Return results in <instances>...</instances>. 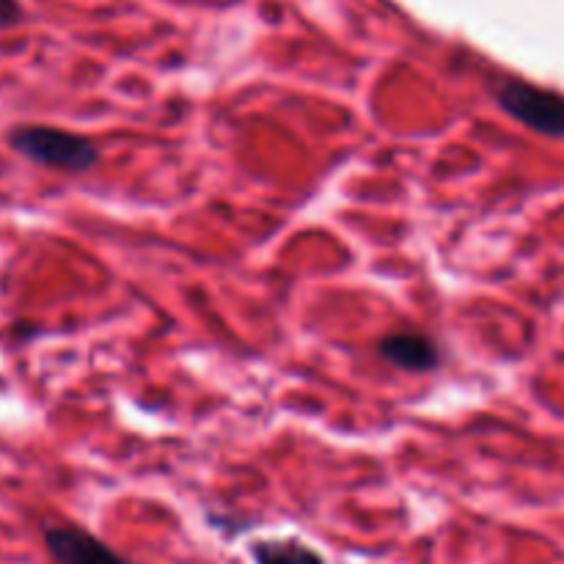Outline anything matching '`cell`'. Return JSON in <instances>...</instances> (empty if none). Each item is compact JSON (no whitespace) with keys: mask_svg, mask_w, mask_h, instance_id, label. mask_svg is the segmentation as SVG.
<instances>
[{"mask_svg":"<svg viewBox=\"0 0 564 564\" xmlns=\"http://www.w3.org/2000/svg\"><path fill=\"white\" fill-rule=\"evenodd\" d=\"M9 147L31 163L64 174H88L99 163V149L91 138L50 124H17L9 132Z\"/></svg>","mask_w":564,"mask_h":564,"instance_id":"cell-1","label":"cell"},{"mask_svg":"<svg viewBox=\"0 0 564 564\" xmlns=\"http://www.w3.org/2000/svg\"><path fill=\"white\" fill-rule=\"evenodd\" d=\"M501 110L521 121L529 130L549 138H564V97L551 88L532 86L523 80H510L496 94Z\"/></svg>","mask_w":564,"mask_h":564,"instance_id":"cell-2","label":"cell"},{"mask_svg":"<svg viewBox=\"0 0 564 564\" xmlns=\"http://www.w3.org/2000/svg\"><path fill=\"white\" fill-rule=\"evenodd\" d=\"M44 545L55 564H132L80 527H47Z\"/></svg>","mask_w":564,"mask_h":564,"instance_id":"cell-3","label":"cell"},{"mask_svg":"<svg viewBox=\"0 0 564 564\" xmlns=\"http://www.w3.org/2000/svg\"><path fill=\"white\" fill-rule=\"evenodd\" d=\"M378 352L402 372H433L441 361L438 345L416 330H397L383 336L378 341Z\"/></svg>","mask_w":564,"mask_h":564,"instance_id":"cell-4","label":"cell"},{"mask_svg":"<svg viewBox=\"0 0 564 564\" xmlns=\"http://www.w3.org/2000/svg\"><path fill=\"white\" fill-rule=\"evenodd\" d=\"M253 564H325L323 556L297 540H262L251 545Z\"/></svg>","mask_w":564,"mask_h":564,"instance_id":"cell-5","label":"cell"},{"mask_svg":"<svg viewBox=\"0 0 564 564\" xmlns=\"http://www.w3.org/2000/svg\"><path fill=\"white\" fill-rule=\"evenodd\" d=\"M22 20V9L17 0H0V28H11Z\"/></svg>","mask_w":564,"mask_h":564,"instance_id":"cell-6","label":"cell"}]
</instances>
